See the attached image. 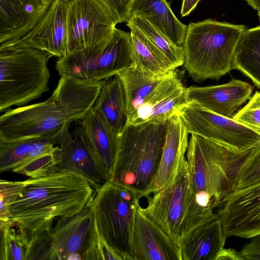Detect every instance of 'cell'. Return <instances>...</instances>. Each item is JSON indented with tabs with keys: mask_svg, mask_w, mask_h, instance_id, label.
<instances>
[{
	"mask_svg": "<svg viewBox=\"0 0 260 260\" xmlns=\"http://www.w3.org/2000/svg\"><path fill=\"white\" fill-rule=\"evenodd\" d=\"M24 182L10 207V214L13 226L27 239L31 249L50 231L56 219L80 212L95 191L82 177L62 169L46 176L29 178Z\"/></svg>",
	"mask_w": 260,
	"mask_h": 260,
	"instance_id": "1",
	"label": "cell"
},
{
	"mask_svg": "<svg viewBox=\"0 0 260 260\" xmlns=\"http://www.w3.org/2000/svg\"><path fill=\"white\" fill-rule=\"evenodd\" d=\"M105 81L60 76L47 100L9 109L1 116L0 142L48 135L80 120L92 108Z\"/></svg>",
	"mask_w": 260,
	"mask_h": 260,
	"instance_id": "2",
	"label": "cell"
},
{
	"mask_svg": "<svg viewBox=\"0 0 260 260\" xmlns=\"http://www.w3.org/2000/svg\"><path fill=\"white\" fill-rule=\"evenodd\" d=\"M246 29L211 19L189 23L182 45L188 75L197 82L218 80L233 69L236 48Z\"/></svg>",
	"mask_w": 260,
	"mask_h": 260,
	"instance_id": "3",
	"label": "cell"
},
{
	"mask_svg": "<svg viewBox=\"0 0 260 260\" xmlns=\"http://www.w3.org/2000/svg\"><path fill=\"white\" fill-rule=\"evenodd\" d=\"M236 151L191 134L186 160L199 203L214 210L235 187L238 170L250 151Z\"/></svg>",
	"mask_w": 260,
	"mask_h": 260,
	"instance_id": "4",
	"label": "cell"
},
{
	"mask_svg": "<svg viewBox=\"0 0 260 260\" xmlns=\"http://www.w3.org/2000/svg\"><path fill=\"white\" fill-rule=\"evenodd\" d=\"M51 57L21 39L1 43V112L25 106L49 90Z\"/></svg>",
	"mask_w": 260,
	"mask_h": 260,
	"instance_id": "5",
	"label": "cell"
},
{
	"mask_svg": "<svg viewBox=\"0 0 260 260\" xmlns=\"http://www.w3.org/2000/svg\"><path fill=\"white\" fill-rule=\"evenodd\" d=\"M153 194L142 211L179 245L188 233L217 217L199 203L186 157L175 176Z\"/></svg>",
	"mask_w": 260,
	"mask_h": 260,
	"instance_id": "6",
	"label": "cell"
},
{
	"mask_svg": "<svg viewBox=\"0 0 260 260\" xmlns=\"http://www.w3.org/2000/svg\"><path fill=\"white\" fill-rule=\"evenodd\" d=\"M166 122L126 125L118 135L111 180L140 192L145 197L161 160Z\"/></svg>",
	"mask_w": 260,
	"mask_h": 260,
	"instance_id": "7",
	"label": "cell"
},
{
	"mask_svg": "<svg viewBox=\"0 0 260 260\" xmlns=\"http://www.w3.org/2000/svg\"><path fill=\"white\" fill-rule=\"evenodd\" d=\"M140 192L109 180L94 191L90 205L99 229L121 260H133V235Z\"/></svg>",
	"mask_w": 260,
	"mask_h": 260,
	"instance_id": "8",
	"label": "cell"
},
{
	"mask_svg": "<svg viewBox=\"0 0 260 260\" xmlns=\"http://www.w3.org/2000/svg\"><path fill=\"white\" fill-rule=\"evenodd\" d=\"M69 124L48 135L0 142V173L11 171L29 178L48 175L62 160L60 146L71 138Z\"/></svg>",
	"mask_w": 260,
	"mask_h": 260,
	"instance_id": "9",
	"label": "cell"
},
{
	"mask_svg": "<svg viewBox=\"0 0 260 260\" xmlns=\"http://www.w3.org/2000/svg\"><path fill=\"white\" fill-rule=\"evenodd\" d=\"M132 66L130 32L116 28L103 49L96 52L68 53L58 58L55 68L60 76L99 81L107 80Z\"/></svg>",
	"mask_w": 260,
	"mask_h": 260,
	"instance_id": "10",
	"label": "cell"
},
{
	"mask_svg": "<svg viewBox=\"0 0 260 260\" xmlns=\"http://www.w3.org/2000/svg\"><path fill=\"white\" fill-rule=\"evenodd\" d=\"M117 24L101 0H71L67 15V54L103 49Z\"/></svg>",
	"mask_w": 260,
	"mask_h": 260,
	"instance_id": "11",
	"label": "cell"
},
{
	"mask_svg": "<svg viewBox=\"0 0 260 260\" xmlns=\"http://www.w3.org/2000/svg\"><path fill=\"white\" fill-rule=\"evenodd\" d=\"M179 114L188 132L231 149L245 151L260 144V133L235 120L188 101Z\"/></svg>",
	"mask_w": 260,
	"mask_h": 260,
	"instance_id": "12",
	"label": "cell"
},
{
	"mask_svg": "<svg viewBox=\"0 0 260 260\" xmlns=\"http://www.w3.org/2000/svg\"><path fill=\"white\" fill-rule=\"evenodd\" d=\"M92 218L90 202L76 215L58 218L50 231L32 246L29 260H82Z\"/></svg>",
	"mask_w": 260,
	"mask_h": 260,
	"instance_id": "13",
	"label": "cell"
},
{
	"mask_svg": "<svg viewBox=\"0 0 260 260\" xmlns=\"http://www.w3.org/2000/svg\"><path fill=\"white\" fill-rule=\"evenodd\" d=\"M216 208L226 237L249 239L260 235V180L234 190Z\"/></svg>",
	"mask_w": 260,
	"mask_h": 260,
	"instance_id": "14",
	"label": "cell"
},
{
	"mask_svg": "<svg viewBox=\"0 0 260 260\" xmlns=\"http://www.w3.org/2000/svg\"><path fill=\"white\" fill-rule=\"evenodd\" d=\"M188 101L186 88L174 71L156 87L145 103L128 117L127 125L161 123L178 113Z\"/></svg>",
	"mask_w": 260,
	"mask_h": 260,
	"instance_id": "15",
	"label": "cell"
},
{
	"mask_svg": "<svg viewBox=\"0 0 260 260\" xmlns=\"http://www.w3.org/2000/svg\"><path fill=\"white\" fill-rule=\"evenodd\" d=\"M62 158L58 169L73 172L87 180L95 190L110 180L105 165L94 151L79 126L74 136L60 146Z\"/></svg>",
	"mask_w": 260,
	"mask_h": 260,
	"instance_id": "16",
	"label": "cell"
},
{
	"mask_svg": "<svg viewBox=\"0 0 260 260\" xmlns=\"http://www.w3.org/2000/svg\"><path fill=\"white\" fill-rule=\"evenodd\" d=\"M68 3L66 0H53L41 19L21 39L51 57L66 56Z\"/></svg>",
	"mask_w": 260,
	"mask_h": 260,
	"instance_id": "17",
	"label": "cell"
},
{
	"mask_svg": "<svg viewBox=\"0 0 260 260\" xmlns=\"http://www.w3.org/2000/svg\"><path fill=\"white\" fill-rule=\"evenodd\" d=\"M133 260H182L179 244L146 216L140 206L133 235Z\"/></svg>",
	"mask_w": 260,
	"mask_h": 260,
	"instance_id": "18",
	"label": "cell"
},
{
	"mask_svg": "<svg viewBox=\"0 0 260 260\" xmlns=\"http://www.w3.org/2000/svg\"><path fill=\"white\" fill-rule=\"evenodd\" d=\"M252 91L250 84L238 79L221 85L186 88L188 101L229 118H233L236 110L249 100Z\"/></svg>",
	"mask_w": 260,
	"mask_h": 260,
	"instance_id": "19",
	"label": "cell"
},
{
	"mask_svg": "<svg viewBox=\"0 0 260 260\" xmlns=\"http://www.w3.org/2000/svg\"><path fill=\"white\" fill-rule=\"evenodd\" d=\"M53 0H0V43L19 40L29 32Z\"/></svg>",
	"mask_w": 260,
	"mask_h": 260,
	"instance_id": "20",
	"label": "cell"
},
{
	"mask_svg": "<svg viewBox=\"0 0 260 260\" xmlns=\"http://www.w3.org/2000/svg\"><path fill=\"white\" fill-rule=\"evenodd\" d=\"M188 134L179 113L167 120L165 142L161 160L157 172L145 193V198L162 188L175 176L185 158Z\"/></svg>",
	"mask_w": 260,
	"mask_h": 260,
	"instance_id": "21",
	"label": "cell"
},
{
	"mask_svg": "<svg viewBox=\"0 0 260 260\" xmlns=\"http://www.w3.org/2000/svg\"><path fill=\"white\" fill-rule=\"evenodd\" d=\"M226 238L217 216L183 238L179 244L182 260H215Z\"/></svg>",
	"mask_w": 260,
	"mask_h": 260,
	"instance_id": "22",
	"label": "cell"
},
{
	"mask_svg": "<svg viewBox=\"0 0 260 260\" xmlns=\"http://www.w3.org/2000/svg\"><path fill=\"white\" fill-rule=\"evenodd\" d=\"M79 120V126L111 177L118 152V135L92 108Z\"/></svg>",
	"mask_w": 260,
	"mask_h": 260,
	"instance_id": "23",
	"label": "cell"
},
{
	"mask_svg": "<svg viewBox=\"0 0 260 260\" xmlns=\"http://www.w3.org/2000/svg\"><path fill=\"white\" fill-rule=\"evenodd\" d=\"M92 109L118 135L127 125V102L123 83L117 74L106 80Z\"/></svg>",
	"mask_w": 260,
	"mask_h": 260,
	"instance_id": "24",
	"label": "cell"
},
{
	"mask_svg": "<svg viewBox=\"0 0 260 260\" xmlns=\"http://www.w3.org/2000/svg\"><path fill=\"white\" fill-rule=\"evenodd\" d=\"M126 26L136 31L172 70L183 65L182 46H177L148 19L140 16L131 15Z\"/></svg>",
	"mask_w": 260,
	"mask_h": 260,
	"instance_id": "25",
	"label": "cell"
},
{
	"mask_svg": "<svg viewBox=\"0 0 260 260\" xmlns=\"http://www.w3.org/2000/svg\"><path fill=\"white\" fill-rule=\"evenodd\" d=\"M131 15L146 18L177 46L183 45L187 25L177 18L166 0H135Z\"/></svg>",
	"mask_w": 260,
	"mask_h": 260,
	"instance_id": "26",
	"label": "cell"
},
{
	"mask_svg": "<svg viewBox=\"0 0 260 260\" xmlns=\"http://www.w3.org/2000/svg\"><path fill=\"white\" fill-rule=\"evenodd\" d=\"M233 68L260 88V26L246 29L241 35L236 48Z\"/></svg>",
	"mask_w": 260,
	"mask_h": 260,
	"instance_id": "27",
	"label": "cell"
},
{
	"mask_svg": "<svg viewBox=\"0 0 260 260\" xmlns=\"http://www.w3.org/2000/svg\"><path fill=\"white\" fill-rule=\"evenodd\" d=\"M170 73L164 76L156 77L144 74L130 67L117 74L125 89L128 117L145 103L156 87Z\"/></svg>",
	"mask_w": 260,
	"mask_h": 260,
	"instance_id": "28",
	"label": "cell"
},
{
	"mask_svg": "<svg viewBox=\"0 0 260 260\" xmlns=\"http://www.w3.org/2000/svg\"><path fill=\"white\" fill-rule=\"evenodd\" d=\"M132 66L135 70L149 75L160 77L172 70L141 38L130 30Z\"/></svg>",
	"mask_w": 260,
	"mask_h": 260,
	"instance_id": "29",
	"label": "cell"
},
{
	"mask_svg": "<svg viewBox=\"0 0 260 260\" xmlns=\"http://www.w3.org/2000/svg\"><path fill=\"white\" fill-rule=\"evenodd\" d=\"M0 260H28L31 247L27 239L15 227L1 229Z\"/></svg>",
	"mask_w": 260,
	"mask_h": 260,
	"instance_id": "30",
	"label": "cell"
},
{
	"mask_svg": "<svg viewBox=\"0 0 260 260\" xmlns=\"http://www.w3.org/2000/svg\"><path fill=\"white\" fill-rule=\"evenodd\" d=\"M82 257V260H121L100 232L93 214Z\"/></svg>",
	"mask_w": 260,
	"mask_h": 260,
	"instance_id": "31",
	"label": "cell"
},
{
	"mask_svg": "<svg viewBox=\"0 0 260 260\" xmlns=\"http://www.w3.org/2000/svg\"><path fill=\"white\" fill-rule=\"evenodd\" d=\"M24 181H0V229L13 226L10 207L24 188Z\"/></svg>",
	"mask_w": 260,
	"mask_h": 260,
	"instance_id": "32",
	"label": "cell"
},
{
	"mask_svg": "<svg viewBox=\"0 0 260 260\" xmlns=\"http://www.w3.org/2000/svg\"><path fill=\"white\" fill-rule=\"evenodd\" d=\"M260 180V144L252 149L240 167L235 189L247 186Z\"/></svg>",
	"mask_w": 260,
	"mask_h": 260,
	"instance_id": "33",
	"label": "cell"
},
{
	"mask_svg": "<svg viewBox=\"0 0 260 260\" xmlns=\"http://www.w3.org/2000/svg\"><path fill=\"white\" fill-rule=\"evenodd\" d=\"M233 118L260 133V92L256 91Z\"/></svg>",
	"mask_w": 260,
	"mask_h": 260,
	"instance_id": "34",
	"label": "cell"
},
{
	"mask_svg": "<svg viewBox=\"0 0 260 260\" xmlns=\"http://www.w3.org/2000/svg\"><path fill=\"white\" fill-rule=\"evenodd\" d=\"M109 10L117 23L126 22L131 16L135 0H101Z\"/></svg>",
	"mask_w": 260,
	"mask_h": 260,
	"instance_id": "35",
	"label": "cell"
},
{
	"mask_svg": "<svg viewBox=\"0 0 260 260\" xmlns=\"http://www.w3.org/2000/svg\"><path fill=\"white\" fill-rule=\"evenodd\" d=\"M240 252L244 260H260V235L252 237Z\"/></svg>",
	"mask_w": 260,
	"mask_h": 260,
	"instance_id": "36",
	"label": "cell"
},
{
	"mask_svg": "<svg viewBox=\"0 0 260 260\" xmlns=\"http://www.w3.org/2000/svg\"><path fill=\"white\" fill-rule=\"evenodd\" d=\"M244 260L240 252L233 248H223L215 260Z\"/></svg>",
	"mask_w": 260,
	"mask_h": 260,
	"instance_id": "37",
	"label": "cell"
},
{
	"mask_svg": "<svg viewBox=\"0 0 260 260\" xmlns=\"http://www.w3.org/2000/svg\"><path fill=\"white\" fill-rule=\"evenodd\" d=\"M201 0H182L180 14L182 17L189 15L196 8Z\"/></svg>",
	"mask_w": 260,
	"mask_h": 260,
	"instance_id": "38",
	"label": "cell"
},
{
	"mask_svg": "<svg viewBox=\"0 0 260 260\" xmlns=\"http://www.w3.org/2000/svg\"><path fill=\"white\" fill-rule=\"evenodd\" d=\"M247 4L254 10L260 11V0H245Z\"/></svg>",
	"mask_w": 260,
	"mask_h": 260,
	"instance_id": "39",
	"label": "cell"
},
{
	"mask_svg": "<svg viewBox=\"0 0 260 260\" xmlns=\"http://www.w3.org/2000/svg\"><path fill=\"white\" fill-rule=\"evenodd\" d=\"M257 15L259 17V21H260V11H257Z\"/></svg>",
	"mask_w": 260,
	"mask_h": 260,
	"instance_id": "40",
	"label": "cell"
},
{
	"mask_svg": "<svg viewBox=\"0 0 260 260\" xmlns=\"http://www.w3.org/2000/svg\"><path fill=\"white\" fill-rule=\"evenodd\" d=\"M67 2H69L71 0H66Z\"/></svg>",
	"mask_w": 260,
	"mask_h": 260,
	"instance_id": "41",
	"label": "cell"
}]
</instances>
